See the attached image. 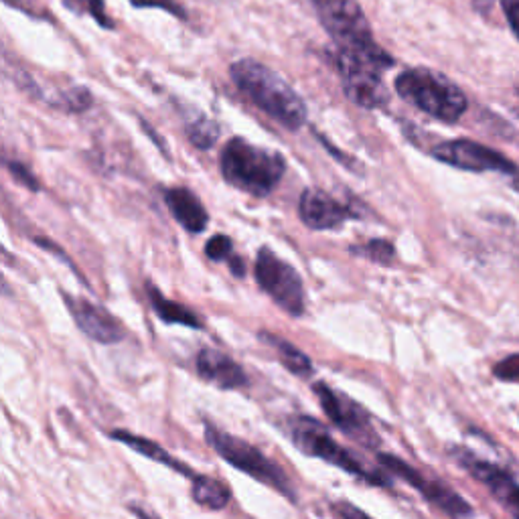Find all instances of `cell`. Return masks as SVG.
Masks as SVG:
<instances>
[{
  "mask_svg": "<svg viewBox=\"0 0 519 519\" xmlns=\"http://www.w3.org/2000/svg\"><path fill=\"white\" fill-rule=\"evenodd\" d=\"M230 76L264 114L288 130H299L307 122V106L278 73L256 59H240L230 67Z\"/></svg>",
  "mask_w": 519,
  "mask_h": 519,
  "instance_id": "1",
  "label": "cell"
},
{
  "mask_svg": "<svg viewBox=\"0 0 519 519\" xmlns=\"http://www.w3.org/2000/svg\"><path fill=\"white\" fill-rule=\"evenodd\" d=\"M219 169L232 187L256 197H266L284 177L286 161L280 153L236 136L221 151Z\"/></svg>",
  "mask_w": 519,
  "mask_h": 519,
  "instance_id": "2",
  "label": "cell"
},
{
  "mask_svg": "<svg viewBox=\"0 0 519 519\" xmlns=\"http://www.w3.org/2000/svg\"><path fill=\"white\" fill-rule=\"evenodd\" d=\"M394 88L402 100L440 122H457L469 108L465 92L447 76L428 67L402 71Z\"/></svg>",
  "mask_w": 519,
  "mask_h": 519,
  "instance_id": "3",
  "label": "cell"
},
{
  "mask_svg": "<svg viewBox=\"0 0 519 519\" xmlns=\"http://www.w3.org/2000/svg\"><path fill=\"white\" fill-rule=\"evenodd\" d=\"M315 11L339 51L367 57L384 69L394 65V57L374 41L372 27L357 0H315Z\"/></svg>",
  "mask_w": 519,
  "mask_h": 519,
  "instance_id": "4",
  "label": "cell"
},
{
  "mask_svg": "<svg viewBox=\"0 0 519 519\" xmlns=\"http://www.w3.org/2000/svg\"><path fill=\"white\" fill-rule=\"evenodd\" d=\"M290 438L305 455L327 461L376 487H390L392 479L376 469H369L353 453L339 447L331 432L311 416H294L290 420Z\"/></svg>",
  "mask_w": 519,
  "mask_h": 519,
  "instance_id": "5",
  "label": "cell"
},
{
  "mask_svg": "<svg viewBox=\"0 0 519 519\" xmlns=\"http://www.w3.org/2000/svg\"><path fill=\"white\" fill-rule=\"evenodd\" d=\"M205 440L209 442V447L221 457L226 459L232 467L244 471L246 475L254 477L256 481L276 489L290 501H296L294 487L290 485L288 475L274 463L270 461L262 451L252 447L250 442L228 434L224 430H219L217 426L205 422Z\"/></svg>",
  "mask_w": 519,
  "mask_h": 519,
  "instance_id": "6",
  "label": "cell"
},
{
  "mask_svg": "<svg viewBox=\"0 0 519 519\" xmlns=\"http://www.w3.org/2000/svg\"><path fill=\"white\" fill-rule=\"evenodd\" d=\"M258 286L290 317H303L307 311V294L301 274L294 266L278 258L270 248H260L254 266Z\"/></svg>",
  "mask_w": 519,
  "mask_h": 519,
  "instance_id": "7",
  "label": "cell"
},
{
  "mask_svg": "<svg viewBox=\"0 0 519 519\" xmlns=\"http://www.w3.org/2000/svg\"><path fill=\"white\" fill-rule=\"evenodd\" d=\"M339 73L343 82V92L347 98L367 110L382 108L388 104V90L382 82V65L372 59L339 51Z\"/></svg>",
  "mask_w": 519,
  "mask_h": 519,
  "instance_id": "8",
  "label": "cell"
},
{
  "mask_svg": "<svg viewBox=\"0 0 519 519\" xmlns=\"http://www.w3.org/2000/svg\"><path fill=\"white\" fill-rule=\"evenodd\" d=\"M313 392L319 398V404L327 418L349 438L357 440L363 447L374 449L380 444V436L376 434V428L372 424L369 414L349 396L333 390L325 382L313 384Z\"/></svg>",
  "mask_w": 519,
  "mask_h": 519,
  "instance_id": "9",
  "label": "cell"
},
{
  "mask_svg": "<svg viewBox=\"0 0 519 519\" xmlns=\"http://www.w3.org/2000/svg\"><path fill=\"white\" fill-rule=\"evenodd\" d=\"M432 157L444 165H451L463 171L483 173V171H497L503 175H517V167L513 161L503 157L499 151L479 144L475 140H449L432 148Z\"/></svg>",
  "mask_w": 519,
  "mask_h": 519,
  "instance_id": "10",
  "label": "cell"
},
{
  "mask_svg": "<svg viewBox=\"0 0 519 519\" xmlns=\"http://www.w3.org/2000/svg\"><path fill=\"white\" fill-rule=\"evenodd\" d=\"M378 461L394 475H398L400 479H404L408 485H412L414 489H418L432 505H436L438 509H442L447 515L459 519L471 513V505L459 495L455 493L451 487H447L440 481H430L426 477H422L414 467H410L408 463H404L402 459L388 455V453H380Z\"/></svg>",
  "mask_w": 519,
  "mask_h": 519,
  "instance_id": "11",
  "label": "cell"
},
{
  "mask_svg": "<svg viewBox=\"0 0 519 519\" xmlns=\"http://www.w3.org/2000/svg\"><path fill=\"white\" fill-rule=\"evenodd\" d=\"M61 296L71 319L76 321L80 331L92 341H98L102 345H114L126 337V331L120 325V321L102 305H96L84 299V296H76L69 292H61Z\"/></svg>",
  "mask_w": 519,
  "mask_h": 519,
  "instance_id": "12",
  "label": "cell"
},
{
  "mask_svg": "<svg viewBox=\"0 0 519 519\" xmlns=\"http://www.w3.org/2000/svg\"><path fill=\"white\" fill-rule=\"evenodd\" d=\"M459 461L461 467H465L477 481H481L491 493L493 497L515 517L519 519V483H515V479H511L503 469H499L497 465L485 463L481 459H477L475 455L467 453V451H455L453 453Z\"/></svg>",
  "mask_w": 519,
  "mask_h": 519,
  "instance_id": "13",
  "label": "cell"
},
{
  "mask_svg": "<svg viewBox=\"0 0 519 519\" xmlns=\"http://www.w3.org/2000/svg\"><path fill=\"white\" fill-rule=\"evenodd\" d=\"M299 215L307 228L325 232L343 226L347 219L355 217V211L321 189H307L299 201Z\"/></svg>",
  "mask_w": 519,
  "mask_h": 519,
  "instance_id": "14",
  "label": "cell"
},
{
  "mask_svg": "<svg viewBox=\"0 0 519 519\" xmlns=\"http://www.w3.org/2000/svg\"><path fill=\"white\" fill-rule=\"evenodd\" d=\"M197 374L207 384L221 390H238L248 386V376L238 361L228 353L205 347L197 355Z\"/></svg>",
  "mask_w": 519,
  "mask_h": 519,
  "instance_id": "15",
  "label": "cell"
},
{
  "mask_svg": "<svg viewBox=\"0 0 519 519\" xmlns=\"http://www.w3.org/2000/svg\"><path fill=\"white\" fill-rule=\"evenodd\" d=\"M165 203L171 215L177 219V224H181L189 234L205 232L209 224V215L193 191H189L187 187L167 189Z\"/></svg>",
  "mask_w": 519,
  "mask_h": 519,
  "instance_id": "16",
  "label": "cell"
},
{
  "mask_svg": "<svg viewBox=\"0 0 519 519\" xmlns=\"http://www.w3.org/2000/svg\"><path fill=\"white\" fill-rule=\"evenodd\" d=\"M110 436L116 438V440H120V442H124L128 449L140 453L142 457L151 459V461H157V463H161V465H167V467H171V469L177 471V473H183V475H187V477H191V479L197 475V473H193L187 465H183L181 461H177L175 457H171L163 447H159V444L153 442V440L136 436V434H132V432H128V430H112Z\"/></svg>",
  "mask_w": 519,
  "mask_h": 519,
  "instance_id": "17",
  "label": "cell"
},
{
  "mask_svg": "<svg viewBox=\"0 0 519 519\" xmlns=\"http://www.w3.org/2000/svg\"><path fill=\"white\" fill-rule=\"evenodd\" d=\"M146 294L148 299H151V307L155 309V313L159 315V319L163 323H169V325H185V327H191V329H201L203 323L199 319L197 313H193L191 309L179 305V303H173L169 301L167 296L155 288L151 282H146Z\"/></svg>",
  "mask_w": 519,
  "mask_h": 519,
  "instance_id": "18",
  "label": "cell"
},
{
  "mask_svg": "<svg viewBox=\"0 0 519 519\" xmlns=\"http://www.w3.org/2000/svg\"><path fill=\"white\" fill-rule=\"evenodd\" d=\"M268 345H272L276 349V355L280 359V363L288 369L290 374L299 376V378H309L313 374V361L309 355H305L299 347H294L292 343H288L282 337L276 335H268L266 331L260 335Z\"/></svg>",
  "mask_w": 519,
  "mask_h": 519,
  "instance_id": "19",
  "label": "cell"
},
{
  "mask_svg": "<svg viewBox=\"0 0 519 519\" xmlns=\"http://www.w3.org/2000/svg\"><path fill=\"white\" fill-rule=\"evenodd\" d=\"M193 499L207 507V509H224L230 503V489L226 483H221L219 479L207 477V475H195L193 479Z\"/></svg>",
  "mask_w": 519,
  "mask_h": 519,
  "instance_id": "20",
  "label": "cell"
},
{
  "mask_svg": "<svg viewBox=\"0 0 519 519\" xmlns=\"http://www.w3.org/2000/svg\"><path fill=\"white\" fill-rule=\"evenodd\" d=\"M351 252L355 256H363V258L372 260L376 264H390L394 260V256H396L394 246L390 242H386V240H369L363 246H353Z\"/></svg>",
  "mask_w": 519,
  "mask_h": 519,
  "instance_id": "21",
  "label": "cell"
},
{
  "mask_svg": "<svg viewBox=\"0 0 519 519\" xmlns=\"http://www.w3.org/2000/svg\"><path fill=\"white\" fill-rule=\"evenodd\" d=\"M63 3L76 13H84L94 17L104 29H114V23L108 19L106 15V7H104V0H63Z\"/></svg>",
  "mask_w": 519,
  "mask_h": 519,
  "instance_id": "22",
  "label": "cell"
},
{
  "mask_svg": "<svg viewBox=\"0 0 519 519\" xmlns=\"http://www.w3.org/2000/svg\"><path fill=\"white\" fill-rule=\"evenodd\" d=\"M187 136H189V140H191L197 148H203V151H205V148H211V146L215 144V140H217V136H219V128H217L215 122L201 118V120H197L195 124L189 126Z\"/></svg>",
  "mask_w": 519,
  "mask_h": 519,
  "instance_id": "23",
  "label": "cell"
},
{
  "mask_svg": "<svg viewBox=\"0 0 519 519\" xmlns=\"http://www.w3.org/2000/svg\"><path fill=\"white\" fill-rule=\"evenodd\" d=\"M205 256L213 262H224V260L230 262L234 258V244L228 236L217 234L205 244Z\"/></svg>",
  "mask_w": 519,
  "mask_h": 519,
  "instance_id": "24",
  "label": "cell"
},
{
  "mask_svg": "<svg viewBox=\"0 0 519 519\" xmlns=\"http://www.w3.org/2000/svg\"><path fill=\"white\" fill-rule=\"evenodd\" d=\"M493 374H495L499 380L517 382V384H519V353L509 355V357H505L503 361H499V363L493 367Z\"/></svg>",
  "mask_w": 519,
  "mask_h": 519,
  "instance_id": "25",
  "label": "cell"
},
{
  "mask_svg": "<svg viewBox=\"0 0 519 519\" xmlns=\"http://www.w3.org/2000/svg\"><path fill=\"white\" fill-rule=\"evenodd\" d=\"M130 3L138 9H163L179 19H187V13L177 5V0H130Z\"/></svg>",
  "mask_w": 519,
  "mask_h": 519,
  "instance_id": "26",
  "label": "cell"
},
{
  "mask_svg": "<svg viewBox=\"0 0 519 519\" xmlns=\"http://www.w3.org/2000/svg\"><path fill=\"white\" fill-rule=\"evenodd\" d=\"M499 3H501L503 15H505L511 31L519 39V0H499Z\"/></svg>",
  "mask_w": 519,
  "mask_h": 519,
  "instance_id": "27",
  "label": "cell"
},
{
  "mask_svg": "<svg viewBox=\"0 0 519 519\" xmlns=\"http://www.w3.org/2000/svg\"><path fill=\"white\" fill-rule=\"evenodd\" d=\"M9 169H11V173H13V177L15 179H19V183H23L27 189H31V191H39V183H37V179L33 177V173L31 171H27L21 163H9Z\"/></svg>",
  "mask_w": 519,
  "mask_h": 519,
  "instance_id": "28",
  "label": "cell"
},
{
  "mask_svg": "<svg viewBox=\"0 0 519 519\" xmlns=\"http://www.w3.org/2000/svg\"><path fill=\"white\" fill-rule=\"evenodd\" d=\"M337 511H339L341 519H372L363 509H359V507H355V505H351L347 501L337 503Z\"/></svg>",
  "mask_w": 519,
  "mask_h": 519,
  "instance_id": "29",
  "label": "cell"
},
{
  "mask_svg": "<svg viewBox=\"0 0 519 519\" xmlns=\"http://www.w3.org/2000/svg\"><path fill=\"white\" fill-rule=\"evenodd\" d=\"M128 507L132 509V513H134L138 519H159L157 515H153L151 511L144 509V507H140V505H136V503H132V505H128Z\"/></svg>",
  "mask_w": 519,
  "mask_h": 519,
  "instance_id": "30",
  "label": "cell"
}]
</instances>
